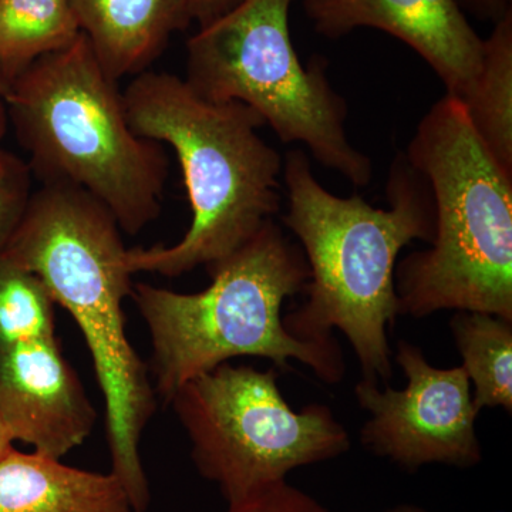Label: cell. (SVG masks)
I'll return each instance as SVG.
<instances>
[{
  "instance_id": "cell-1",
  "label": "cell",
  "mask_w": 512,
  "mask_h": 512,
  "mask_svg": "<svg viewBox=\"0 0 512 512\" xmlns=\"http://www.w3.org/2000/svg\"><path fill=\"white\" fill-rule=\"evenodd\" d=\"M282 177L288 197L282 220L309 266L308 298L285 316L286 329L316 342H333L332 330H340L355 350L362 380L387 382L393 375L387 330L400 315L397 258L414 239L431 244L436 232L429 184L406 157H397L384 210L360 195L326 190L303 150L286 154Z\"/></svg>"
},
{
  "instance_id": "cell-2",
  "label": "cell",
  "mask_w": 512,
  "mask_h": 512,
  "mask_svg": "<svg viewBox=\"0 0 512 512\" xmlns=\"http://www.w3.org/2000/svg\"><path fill=\"white\" fill-rule=\"evenodd\" d=\"M121 232L113 214L86 191L42 184L2 255L39 276L79 326L103 394L111 473L134 512H147L151 494L140 443L157 394L126 333L123 303L133 293L134 274Z\"/></svg>"
},
{
  "instance_id": "cell-3",
  "label": "cell",
  "mask_w": 512,
  "mask_h": 512,
  "mask_svg": "<svg viewBox=\"0 0 512 512\" xmlns=\"http://www.w3.org/2000/svg\"><path fill=\"white\" fill-rule=\"evenodd\" d=\"M128 126L175 151L192 220L173 247L127 249L133 274L177 278L241 248L281 208V154L259 136L266 126L237 101L204 99L170 73L137 74L123 92Z\"/></svg>"
},
{
  "instance_id": "cell-4",
  "label": "cell",
  "mask_w": 512,
  "mask_h": 512,
  "mask_svg": "<svg viewBox=\"0 0 512 512\" xmlns=\"http://www.w3.org/2000/svg\"><path fill=\"white\" fill-rule=\"evenodd\" d=\"M211 284L181 293L134 284L133 298L147 325L154 390L165 403L201 373L235 357H262L279 369L296 360L326 383L345 375L336 340L296 338L286 329L282 306L305 292L309 266L301 247L274 220L224 259L205 266Z\"/></svg>"
},
{
  "instance_id": "cell-5",
  "label": "cell",
  "mask_w": 512,
  "mask_h": 512,
  "mask_svg": "<svg viewBox=\"0 0 512 512\" xmlns=\"http://www.w3.org/2000/svg\"><path fill=\"white\" fill-rule=\"evenodd\" d=\"M406 160L429 184L436 211L430 249L396 269L400 315L483 312L512 320V177L501 170L461 101L433 104Z\"/></svg>"
},
{
  "instance_id": "cell-6",
  "label": "cell",
  "mask_w": 512,
  "mask_h": 512,
  "mask_svg": "<svg viewBox=\"0 0 512 512\" xmlns=\"http://www.w3.org/2000/svg\"><path fill=\"white\" fill-rule=\"evenodd\" d=\"M5 101L40 183L86 191L127 234L160 217L167 153L128 126L123 92L83 33L13 80Z\"/></svg>"
},
{
  "instance_id": "cell-7",
  "label": "cell",
  "mask_w": 512,
  "mask_h": 512,
  "mask_svg": "<svg viewBox=\"0 0 512 512\" xmlns=\"http://www.w3.org/2000/svg\"><path fill=\"white\" fill-rule=\"evenodd\" d=\"M292 3L241 0L200 26L187 42L185 82L204 99L251 107L284 143L303 144L318 163L366 187L372 158L350 143L348 103L330 84L326 60L299 59Z\"/></svg>"
},
{
  "instance_id": "cell-8",
  "label": "cell",
  "mask_w": 512,
  "mask_h": 512,
  "mask_svg": "<svg viewBox=\"0 0 512 512\" xmlns=\"http://www.w3.org/2000/svg\"><path fill=\"white\" fill-rule=\"evenodd\" d=\"M168 404L191 441L198 473L228 504L285 481L296 468L338 458L352 444L325 404L293 410L275 369L222 363L184 383Z\"/></svg>"
},
{
  "instance_id": "cell-9",
  "label": "cell",
  "mask_w": 512,
  "mask_h": 512,
  "mask_svg": "<svg viewBox=\"0 0 512 512\" xmlns=\"http://www.w3.org/2000/svg\"><path fill=\"white\" fill-rule=\"evenodd\" d=\"M396 362L407 379L404 389L356 384L357 403L370 414L360 434L363 446L406 471L434 463L476 467L483 460L476 430L480 410L463 366L434 367L406 340L397 345Z\"/></svg>"
},
{
  "instance_id": "cell-10",
  "label": "cell",
  "mask_w": 512,
  "mask_h": 512,
  "mask_svg": "<svg viewBox=\"0 0 512 512\" xmlns=\"http://www.w3.org/2000/svg\"><path fill=\"white\" fill-rule=\"evenodd\" d=\"M0 419L10 439L59 460L89 439L96 409L56 336L0 350Z\"/></svg>"
},
{
  "instance_id": "cell-11",
  "label": "cell",
  "mask_w": 512,
  "mask_h": 512,
  "mask_svg": "<svg viewBox=\"0 0 512 512\" xmlns=\"http://www.w3.org/2000/svg\"><path fill=\"white\" fill-rule=\"evenodd\" d=\"M303 8L316 32L329 39L372 28L402 40L454 99L467 96L480 70L484 39L458 0H303Z\"/></svg>"
},
{
  "instance_id": "cell-12",
  "label": "cell",
  "mask_w": 512,
  "mask_h": 512,
  "mask_svg": "<svg viewBox=\"0 0 512 512\" xmlns=\"http://www.w3.org/2000/svg\"><path fill=\"white\" fill-rule=\"evenodd\" d=\"M80 32L119 83L147 72L175 32L192 22L188 0H72Z\"/></svg>"
},
{
  "instance_id": "cell-13",
  "label": "cell",
  "mask_w": 512,
  "mask_h": 512,
  "mask_svg": "<svg viewBox=\"0 0 512 512\" xmlns=\"http://www.w3.org/2000/svg\"><path fill=\"white\" fill-rule=\"evenodd\" d=\"M0 512H134L124 485L63 464L59 458L22 453L0 458Z\"/></svg>"
},
{
  "instance_id": "cell-14",
  "label": "cell",
  "mask_w": 512,
  "mask_h": 512,
  "mask_svg": "<svg viewBox=\"0 0 512 512\" xmlns=\"http://www.w3.org/2000/svg\"><path fill=\"white\" fill-rule=\"evenodd\" d=\"M494 25L484 39L476 80L461 104L483 146L512 177V12Z\"/></svg>"
},
{
  "instance_id": "cell-15",
  "label": "cell",
  "mask_w": 512,
  "mask_h": 512,
  "mask_svg": "<svg viewBox=\"0 0 512 512\" xmlns=\"http://www.w3.org/2000/svg\"><path fill=\"white\" fill-rule=\"evenodd\" d=\"M82 35L72 0H0V73L10 83Z\"/></svg>"
},
{
  "instance_id": "cell-16",
  "label": "cell",
  "mask_w": 512,
  "mask_h": 512,
  "mask_svg": "<svg viewBox=\"0 0 512 512\" xmlns=\"http://www.w3.org/2000/svg\"><path fill=\"white\" fill-rule=\"evenodd\" d=\"M451 333L473 390L474 404L512 410V320L483 312L460 311Z\"/></svg>"
},
{
  "instance_id": "cell-17",
  "label": "cell",
  "mask_w": 512,
  "mask_h": 512,
  "mask_svg": "<svg viewBox=\"0 0 512 512\" xmlns=\"http://www.w3.org/2000/svg\"><path fill=\"white\" fill-rule=\"evenodd\" d=\"M55 306L39 276L0 254V350L55 338Z\"/></svg>"
},
{
  "instance_id": "cell-18",
  "label": "cell",
  "mask_w": 512,
  "mask_h": 512,
  "mask_svg": "<svg viewBox=\"0 0 512 512\" xmlns=\"http://www.w3.org/2000/svg\"><path fill=\"white\" fill-rule=\"evenodd\" d=\"M32 178L28 161L0 148V254L28 208Z\"/></svg>"
},
{
  "instance_id": "cell-19",
  "label": "cell",
  "mask_w": 512,
  "mask_h": 512,
  "mask_svg": "<svg viewBox=\"0 0 512 512\" xmlns=\"http://www.w3.org/2000/svg\"><path fill=\"white\" fill-rule=\"evenodd\" d=\"M228 512H332L312 495L293 487L288 481H279L244 500L228 504Z\"/></svg>"
},
{
  "instance_id": "cell-20",
  "label": "cell",
  "mask_w": 512,
  "mask_h": 512,
  "mask_svg": "<svg viewBox=\"0 0 512 512\" xmlns=\"http://www.w3.org/2000/svg\"><path fill=\"white\" fill-rule=\"evenodd\" d=\"M458 3L477 18L493 20L494 23L512 12V0H458Z\"/></svg>"
},
{
  "instance_id": "cell-21",
  "label": "cell",
  "mask_w": 512,
  "mask_h": 512,
  "mask_svg": "<svg viewBox=\"0 0 512 512\" xmlns=\"http://www.w3.org/2000/svg\"><path fill=\"white\" fill-rule=\"evenodd\" d=\"M241 0H188L192 20H197L200 26L211 22L222 13L227 12Z\"/></svg>"
},
{
  "instance_id": "cell-22",
  "label": "cell",
  "mask_w": 512,
  "mask_h": 512,
  "mask_svg": "<svg viewBox=\"0 0 512 512\" xmlns=\"http://www.w3.org/2000/svg\"><path fill=\"white\" fill-rule=\"evenodd\" d=\"M13 448V440L10 439L8 430H6L5 424L0 419V458L8 454Z\"/></svg>"
},
{
  "instance_id": "cell-23",
  "label": "cell",
  "mask_w": 512,
  "mask_h": 512,
  "mask_svg": "<svg viewBox=\"0 0 512 512\" xmlns=\"http://www.w3.org/2000/svg\"><path fill=\"white\" fill-rule=\"evenodd\" d=\"M9 124L8 106H6L5 99L0 96V141H2L6 133H8Z\"/></svg>"
},
{
  "instance_id": "cell-24",
  "label": "cell",
  "mask_w": 512,
  "mask_h": 512,
  "mask_svg": "<svg viewBox=\"0 0 512 512\" xmlns=\"http://www.w3.org/2000/svg\"><path fill=\"white\" fill-rule=\"evenodd\" d=\"M384 512H429L427 510H424L423 507H419V505L416 504H399L394 505V507L389 508V510Z\"/></svg>"
},
{
  "instance_id": "cell-25",
  "label": "cell",
  "mask_w": 512,
  "mask_h": 512,
  "mask_svg": "<svg viewBox=\"0 0 512 512\" xmlns=\"http://www.w3.org/2000/svg\"><path fill=\"white\" fill-rule=\"evenodd\" d=\"M9 90V83L6 82L5 77L2 76V73H0V96L5 99L6 93H8Z\"/></svg>"
}]
</instances>
